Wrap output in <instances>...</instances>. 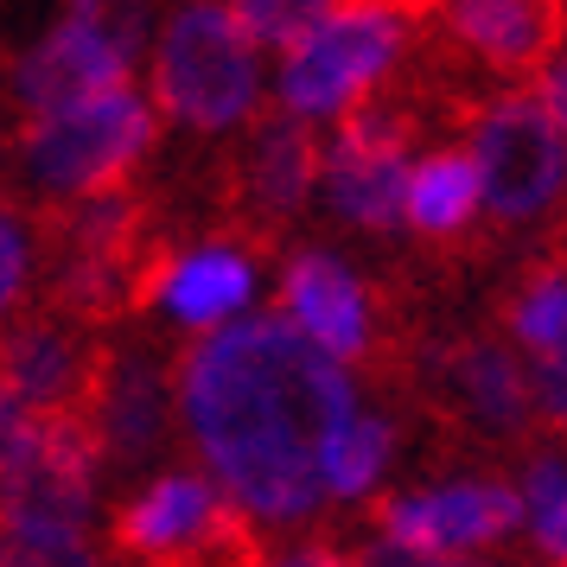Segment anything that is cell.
Here are the masks:
<instances>
[{
  "instance_id": "1",
  "label": "cell",
  "mask_w": 567,
  "mask_h": 567,
  "mask_svg": "<svg viewBox=\"0 0 567 567\" xmlns=\"http://www.w3.org/2000/svg\"><path fill=\"white\" fill-rule=\"evenodd\" d=\"M185 414L236 504L261 523H293L326 491V446L351 421V377L293 319L261 312L192 344Z\"/></svg>"
},
{
  "instance_id": "2",
  "label": "cell",
  "mask_w": 567,
  "mask_h": 567,
  "mask_svg": "<svg viewBox=\"0 0 567 567\" xmlns=\"http://www.w3.org/2000/svg\"><path fill=\"white\" fill-rule=\"evenodd\" d=\"M154 96L185 128H230L256 109V52L230 7L192 0L154 45Z\"/></svg>"
},
{
  "instance_id": "3",
  "label": "cell",
  "mask_w": 567,
  "mask_h": 567,
  "mask_svg": "<svg viewBox=\"0 0 567 567\" xmlns=\"http://www.w3.org/2000/svg\"><path fill=\"white\" fill-rule=\"evenodd\" d=\"M96 460H103V440L83 414L32 421V434L0 472V529L83 536L90 504H96Z\"/></svg>"
},
{
  "instance_id": "4",
  "label": "cell",
  "mask_w": 567,
  "mask_h": 567,
  "mask_svg": "<svg viewBox=\"0 0 567 567\" xmlns=\"http://www.w3.org/2000/svg\"><path fill=\"white\" fill-rule=\"evenodd\" d=\"M409 39V13L402 7H338L326 27L312 32L281 71V109L293 115H338V109L363 103L377 83L389 78V64L402 58Z\"/></svg>"
},
{
  "instance_id": "5",
  "label": "cell",
  "mask_w": 567,
  "mask_h": 567,
  "mask_svg": "<svg viewBox=\"0 0 567 567\" xmlns=\"http://www.w3.org/2000/svg\"><path fill=\"white\" fill-rule=\"evenodd\" d=\"M154 147V115L134 90H109L96 103L64 109L52 122H32L20 154L39 173V185H52L64 198H96L115 192V179L134 159Z\"/></svg>"
},
{
  "instance_id": "6",
  "label": "cell",
  "mask_w": 567,
  "mask_h": 567,
  "mask_svg": "<svg viewBox=\"0 0 567 567\" xmlns=\"http://www.w3.org/2000/svg\"><path fill=\"white\" fill-rule=\"evenodd\" d=\"M567 134L555 128V115L542 109V96H497L472 115V159L485 179V205L497 217H536L555 192H561Z\"/></svg>"
},
{
  "instance_id": "7",
  "label": "cell",
  "mask_w": 567,
  "mask_h": 567,
  "mask_svg": "<svg viewBox=\"0 0 567 567\" xmlns=\"http://www.w3.org/2000/svg\"><path fill=\"white\" fill-rule=\"evenodd\" d=\"M409 115L383 103H363L344 115L332 154H326V198L338 217L363 230H389L409 217Z\"/></svg>"
},
{
  "instance_id": "8",
  "label": "cell",
  "mask_w": 567,
  "mask_h": 567,
  "mask_svg": "<svg viewBox=\"0 0 567 567\" xmlns=\"http://www.w3.org/2000/svg\"><path fill=\"white\" fill-rule=\"evenodd\" d=\"M103 358L83 332L58 326L52 312L45 319H13L0 332V383L20 395V409L32 421H52V414H90V395H96V377H103Z\"/></svg>"
},
{
  "instance_id": "9",
  "label": "cell",
  "mask_w": 567,
  "mask_h": 567,
  "mask_svg": "<svg viewBox=\"0 0 567 567\" xmlns=\"http://www.w3.org/2000/svg\"><path fill=\"white\" fill-rule=\"evenodd\" d=\"M383 536L421 555H465L478 542H497L523 516V497L511 485L491 478H465V485H440V491H414V497H389L383 511Z\"/></svg>"
},
{
  "instance_id": "10",
  "label": "cell",
  "mask_w": 567,
  "mask_h": 567,
  "mask_svg": "<svg viewBox=\"0 0 567 567\" xmlns=\"http://www.w3.org/2000/svg\"><path fill=\"white\" fill-rule=\"evenodd\" d=\"M427 13L453 32V45L511 78L567 52V0H434Z\"/></svg>"
},
{
  "instance_id": "11",
  "label": "cell",
  "mask_w": 567,
  "mask_h": 567,
  "mask_svg": "<svg viewBox=\"0 0 567 567\" xmlns=\"http://www.w3.org/2000/svg\"><path fill=\"white\" fill-rule=\"evenodd\" d=\"M122 58L109 52L96 32H83L78 20L71 27H58L52 39H39L27 58H20V71H13V96L27 109L32 122H52L64 109H83L109 96V90H122Z\"/></svg>"
},
{
  "instance_id": "12",
  "label": "cell",
  "mask_w": 567,
  "mask_h": 567,
  "mask_svg": "<svg viewBox=\"0 0 567 567\" xmlns=\"http://www.w3.org/2000/svg\"><path fill=\"white\" fill-rule=\"evenodd\" d=\"M281 307L338 363L370 358V300H363L358 275L338 256H319V249L312 256H293V268H287V281H281Z\"/></svg>"
},
{
  "instance_id": "13",
  "label": "cell",
  "mask_w": 567,
  "mask_h": 567,
  "mask_svg": "<svg viewBox=\"0 0 567 567\" xmlns=\"http://www.w3.org/2000/svg\"><path fill=\"white\" fill-rule=\"evenodd\" d=\"M166 414H173V395H166L159 363L141 358V351H109L103 377H96V395H90V414H83L96 427V440H103V453L147 460L166 440Z\"/></svg>"
},
{
  "instance_id": "14",
  "label": "cell",
  "mask_w": 567,
  "mask_h": 567,
  "mask_svg": "<svg viewBox=\"0 0 567 567\" xmlns=\"http://www.w3.org/2000/svg\"><path fill=\"white\" fill-rule=\"evenodd\" d=\"M217 511H224V497H217L210 478H198V472H166V478H154L128 511L115 516V542L147 567V561H159V555L185 548L198 529H210Z\"/></svg>"
},
{
  "instance_id": "15",
  "label": "cell",
  "mask_w": 567,
  "mask_h": 567,
  "mask_svg": "<svg viewBox=\"0 0 567 567\" xmlns=\"http://www.w3.org/2000/svg\"><path fill=\"white\" fill-rule=\"evenodd\" d=\"M312 185H319V134H312L307 115H268L256 134V147H249V205L261 217H300L312 198Z\"/></svg>"
},
{
  "instance_id": "16",
  "label": "cell",
  "mask_w": 567,
  "mask_h": 567,
  "mask_svg": "<svg viewBox=\"0 0 567 567\" xmlns=\"http://www.w3.org/2000/svg\"><path fill=\"white\" fill-rule=\"evenodd\" d=\"M249 287H256V275L236 249H198V256H179L166 268L154 300L185 326H217V319L249 307Z\"/></svg>"
},
{
  "instance_id": "17",
  "label": "cell",
  "mask_w": 567,
  "mask_h": 567,
  "mask_svg": "<svg viewBox=\"0 0 567 567\" xmlns=\"http://www.w3.org/2000/svg\"><path fill=\"white\" fill-rule=\"evenodd\" d=\"M446 383L460 395V409L485 427H523L529 409H536V383L497 344H460L446 358Z\"/></svg>"
},
{
  "instance_id": "18",
  "label": "cell",
  "mask_w": 567,
  "mask_h": 567,
  "mask_svg": "<svg viewBox=\"0 0 567 567\" xmlns=\"http://www.w3.org/2000/svg\"><path fill=\"white\" fill-rule=\"evenodd\" d=\"M485 198V179H478V159L472 154H434L414 166L409 179V224L427 236H453L472 224V210Z\"/></svg>"
},
{
  "instance_id": "19",
  "label": "cell",
  "mask_w": 567,
  "mask_h": 567,
  "mask_svg": "<svg viewBox=\"0 0 567 567\" xmlns=\"http://www.w3.org/2000/svg\"><path fill=\"white\" fill-rule=\"evenodd\" d=\"M389 446H395V434H389L383 414H351V421L338 427V440L326 446V491H338V497H363V491L383 478Z\"/></svg>"
},
{
  "instance_id": "20",
  "label": "cell",
  "mask_w": 567,
  "mask_h": 567,
  "mask_svg": "<svg viewBox=\"0 0 567 567\" xmlns=\"http://www.w3.org/2000/svg\"><path fill=\"white\" fill-rule=\"evenodd\" d=\"M332 0H230V20L249 32V45H281L287 58L332 20Z\"/></svg>"
},
{
  "instance_id": "21",
  "label": "cell",
  "mask_w": 567,
  "mask_h": 567,
  "mask_svg": "<svg viewBox=\"0 0 567 567\" xmlns=\"http://www.w3.org/2000/svg\"><path fill=\"white\" fill-rule=\"evenodd\" d=\"M511 326H516V338H523L529 351H542V358L567 351V275L561 268H542L536 281L516 293Z\"/></svg>"
},
{
  "instance_id": "22",
  "label": "cell",
  "mask_w": 567,
  "mask_h": 567,
  "mask_svg": "<svg viewBox=\"0 0 567 567\" xmlns=\"http://www.w3.org/2000/svg\"><path fill=\"white\" fill-rule=\"evenodd\" d=\"M147 567H268V561H261L256 529L224 504L210 529H198L185 548H173V555H159V561H147Z\"/></svg>"
},
{
  "instance_id": "23",
  "label": "cell",
  "mask_w": 567,
  "mask_h": 567,
  "mask_svg": "<svg viewBox=\"0 0 567 567\" xmlns=\"http://www.w3.org/2000/svg\"><path fill=\"white\" fill-rule=\"evenodd\" d=\"M523 511L536 523L542 548L567 561V465L561 460H536L523 472Z\"/></svg>"
},
{
  "instance_id": "24",
  "label": "cell",
  "mask_w": 567,
  "mask_h": 567,
  "mask_svg": "<svg viewBox=\"0 0 567 567\" xmlns=\"http://www.w3.org/2000/svg\"><path fill=\"white\" fill-rule=\"evenodd\" d=\"M71 13H78V27L96 32L122 64H128V58L141 52V39H147V0H71Z\"/></svg>"
},
{
  "instance_id": "25",
  "label": "cell",
  "mask_w": 567,
  "mask_h": 567,
  "mask_svg": "<svg viewBox=\"0 0 567 567\" xmlns=\"http://www.w3.org/2000/svg\"><path fill=\"white\" fill-rule=\"evenodd\" d=\"M0 567H103L83 536H13L0 529Z\"/></svg>"
},
{
  "instance_id": "26",
  "label": "cell",
  "mask_w": 567,
  "mask_h": 567,
  "mask_svg": "<svg viewBox=\"0 0 567 567\" xmlns=\"http://www.w3.org/2000/svg\"><path fill=\"white\" fill-rule=\"evenodd\" d=\"M20 287H27V236H20V224L0 210V312L13 307Z\"/></svg>"
},
{
  "instance_id": "27",
  "label": "cell",
  "mask_w": 567,
  "mask_h": 567,
  "mask_svg": "<svg viewBox=\"0 0 567 567\" xmlns=\"http://www.w3.org/2000/svg\"><path fill=\"white\" fill-rule=\"evenodd\" d=\"M536 402L548 409V421H561V427H567V351L542 358V370H536Z\"/></svg>"
},
{
  "instance_id": "28",
  "label": "cell",
  "mask_w": 567,
  "mask_h": 567,
  "mask_svg": "<svg viewBox=\"0 0 567 567\" xmlns=\"http://www.w3.org/2000/svg\"><path fill=\"white\" fill-rule=\"evenodd\" d=\"M32 434V414L20 409V395H13V389L0 383V472H7V460H13V453H20V440Z\"/></svg>"
},
{
  "instance_id": "29",
  "label": "cell",
  "mask_w": 567,
  "mask_h": 567,
  "mask_svg": "<svg viewBox=\"0 0 567 567\" xmlns=\"http://www.w3.org/2000/svg\"><path fill=\"white\" fill-rule=\"evenodd\" d=\"M542 109H548V115H555V128L567 134V52L542 71Z\"/></svg>"
},
{
  "instance_id": "30",
  "label": "cell",
  "mask_w": 567,
  "mask_h": 567,
  "mask_svg": "<svg viewBox=\"0 0 567 567\" xmlns=\"http://www.w3.org/2000/svg\"><path fill=\"white\" fill-rule=\"evenodd\" d=\"M268 567H358V561H344L332 548H300V555H281V561H268Z\"/></svg>"
}]
</instances>
